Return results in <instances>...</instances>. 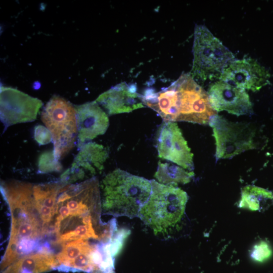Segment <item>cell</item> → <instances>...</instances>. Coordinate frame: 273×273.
<instances>
[{
	"label": "cell",
	"instance_id": "1",
	"mask_svg": "<svg viewBox=\"0 0 273 273\" xmlns=\"http://www.w3.org/2000/svg\"><path fill=\"white\" fill-rule=\"evenodd\" d=\"M102 209L97 178L76 184L64 183L58 192L51 226L55 243L62 245L77 240L93 244L107 242L112 223L110 220L103 222Z\"/></svg>",
	"mask_w": 273,
	"mask_h": 273
},
{
	"label": "cell",
	"instance_id": "2",
	"mask_svg": "<svg viewBox=\"0 0 273 273\" xmlns=\"http://www.w3.org/2000/svg\"><path fill=\"white\" fill-rule=\"evenodd\" d=\"M143 104L156 111L164 122L209 123L216 114L206 92L189 73H183L158 92L152 88L142 95Z\"/></svg>",
	"mask_w": 273,
	"mask_h": 273
},
{
	"label": "cell",
	"instance_id": "3",
	"mask_svg": "<svg viewBox=\"0 0 273 273\" xmlns=\"http://www.w3.org/2000/svg\"><path fill=\"white\" fill-rule=\"evenodd\" d=\"M100 188L102 208L106 213L133 218L139 216L148 200L152 184L143 177L116 169L104 177Z\"/></svg>",
	"mask_w": 273,
	"mask_h": 273
},
{
	"label": "cell",
	"instance_id": "4",
	"mask_svg": "<svg viewBox=\"0 0 273 273\" xmlns=\"http://www.w3.org/2000/svg\"><path fill=\"white\" fill-rule=\"evenodd\" d=\"M152 191L140 210V218L155 235L165 234L181 219L188 200L186 192L173 185L151 180Z\"/></svg>",
	"mask_w": 273,
	"mask_h": 273
},
{
	"label": "cell",
	"instance_id": "5",
	"mask_svg": "<svg viewBox=\"0 0 273 273\" xmlns=\"http://www.w3.org/2000/svg\"><path fill=\"white\" fill-rule=\"evenodd\" d=\"M193 61L190 75L205 81L219 79L223 70L235 60L234 54L204 25L195 27Z\"/></svg>",
	"mask_w": 273,
	"mask_h": 273
},
{
	"label": "cell",
	"instance_id": "6",
	"mask_svg": "<svg viewBox=\"0 0 273 273\" xmlns=\"http://www.w3.org/2000/svg\"><path fill=\"white\" fill-rule=\"evenodd\" d=\"M41 119L52 134L54 153L59 161L72 149L77 140L75 107L64 98L54 95L44 106Z\"/></svg>",
	"mask_w": 273,
	"mask_h": 273
},
{
	"label": "cell",
	"instance_id": "7",
	"mask_svg": "<svg viewBox=\"0 0 273 273\" xmlns=\"http://www.w3.org/2000/svg\"><path fill=\"white\" fill-rule=\"evenodd\" d=\"M216 145V159L231 158L256 147L250 124L229 121L216 114L209 122Z\"/></svg>",
	"mask_w": 273,
	"mask_h": 273
},
{
	"label": "cell",
	"instance_id": "8",
	"mask_svg": "<svg viewBox=\"0 0 273 273\" xmlns=\"http://www.w3.org/2000/svg\"><path fill=\"white\" fill-rule=\"evenodd\" d=\"M0 118L4 126L3 132L9 126L21 123L32 122L43 103L16 88L1 86Z\"/></svg>",
	"mask_w": 273,
	"mask_h": 273
},
{
	"label": "cell",
	"instance_id": "9",
	"mask_svg": "<svg viewBox=\"0 0 273 273\" xmlns=\"http://www.w3.org/2000/svg\"><path fill=\"white\" fill-rule=\"evenodd\" d=\"M156 142L159 157L193 170V154L175 122H163L158 129Z\"/></svg>",
	"mask_w": 273,
	"mask_h": 273
},
{
	"label": "cell",
	"instance_id": "10",
	"mask_svg": "<svg viewBox=\"0 0 273 273\" xmlns=\"http://www.w3.org/2000/svg\"><path fill=\"white\" fill-rule=\"evenodd\" d=\"M270 74L256 60L244 58L231 62L222 71L219 79L232 85L259 90L269 83Z\"/></svg>",
	"mask_w": 273,
	"mask_h": 273
},
{
	"label": "cell",
	"instance_id": "11",
	"mask_svg": "<svg viewBox=\"0 0 273 273\" xmlns=\"http://www.w3.org/2000/svg\"><path fill=\"white\" fill-rule=\"evenodd\" d=\"M108 156V149L103 145L91 142L84 144L79 149L71 167L61 175V180L71 184L101 172Z\"/></svg>",
	"mask_w": 273,
	"mask_h": 273
},
{
	"label": "cell",
	"instance_id": "12",
	"mask_svg": "<svg viewBox=\"0 0 273 273\" xmlns=\"http://www.w3.org/2000/svg\"><path fill=\"white\" fill-rule=\"evenodd\" d=\"M212 108L240 116L253 114L252 103L245 89L221 80L211 84L207 92Z\"/></svg>",
	"mask_w": 273,
	"mask_h": 273
},
{
	"label": "cell",
	"instance_id": "13",
	"mask_svg": "<svg viewBox=\"0 0 273 273\" xmlns=\"http://www.w3.org/2000/svg\"><path fill=\"white\" fill-rule=\"evenodd\" d=\"M78 128L77 145L79 149L83 145L107 130L108 115L95 101L75 106Z\"/></svg>",
	"mask_w": 273,
	"mask_h": 273
},
{
	"label": "cell",
	"instance_id": "14",
	"mask_svg": "<svg viewBox=\"0 0 273 273\" xmlns=\"http://www.w3.org/2000/svg\"><path fill=\"white\" fill-rule=\"evenodd\" d=\"M109 115L130 112L144 107L135 84L123 82L101 94L95 101Z\"/></svg>",
	"mask_w": 273,
	"mask_h": 273
},
{
	"label": "cell",
	"instance_id": "15",
	"mask_svg": "<svg viewBox=\"0 0 273 273\" xmlns=\"http://www.w3.org/2000/svg\"><path fill=\"white\" fill-rule=\"evenodd\" d=\"M58 262L55 254L36 252L24 256L1 270L2 273H43L57 269Z\"/></svg>",
	"mask_w": 273,
	"mask_h": 273
},
{
	"label": "cell",
	"instance_id": "16",
	"mask_svg": "<svg viewBox=\"0 0 273 273\" xmlns=\"http://www.w3.org/2000/svg\"><path fill=\"white\" fill-rule=\"evenodd\" d=\"M273 202V194L264 189L247 186L243 188L239 207L252 211H262Z\"/></svg>",
	"mask_w": 273,
	"mask_h": 273
},
{
	"label": "cell",
	"instance_id": "17",
	"mask_svg": "<svg viewBox=\"0 0 273 273\" xmlns=\"http://www.w3.org/2000/svg\"><path fill=\"white\" fill-rule=\"evenodd\" d=\"M194 175L193 171H189L178 165L159 161L154 176L161 184L176 186L178 184L189 183Z\"/></svg>",
	"mask_w": 273,
	"mask_h": 273
},
{
	"label": "cell",
	"instance_id": "18",
	"mask_svg": "<svg viewBox=\"0 0 273 273\" xmlns=\"http://www.w3.org/2000/svg\"><path fill=\"white\" fill-rule=\"evenodd\" d=\"M38 172L47 173L59 172L62 169V165L55 156L53 150L41 153L38 160Z\"/></svg>",
	"mask_w": 273,
	"mask_h": 273
},
{
	"label": "cell",
	"instance_id": "19",
	"mask_svg": "<svg viewBox=\"0 0 273 273\" xmlns=\"http://www.w3.org/2000/svg\"><path fill=\"white\" fill-rule=\"evenodd\" d=\"M270 254L271 251L267 244L261 242L254 246L251 257L256 261L262 262L267 259Z\"/></svg>",
	"mask_w": 273,
	"mask_h": 273
},
{
	"label": "cell",
	"instance_id": "20",
	"mask_svg": "<svg viewBox=\"0 0 273 273\" xmlns=\"http://www.w3.org/2000/svg\"><path fill=\"white\" fill-rule=\"evenodd\" d=\"M34 139L39 145L48 144L53 141L50 130L46 127L40 124L34 127Z\"/></svg>",
	"mask_w": 273,
	"mask_h": 273
}]
</instances>
